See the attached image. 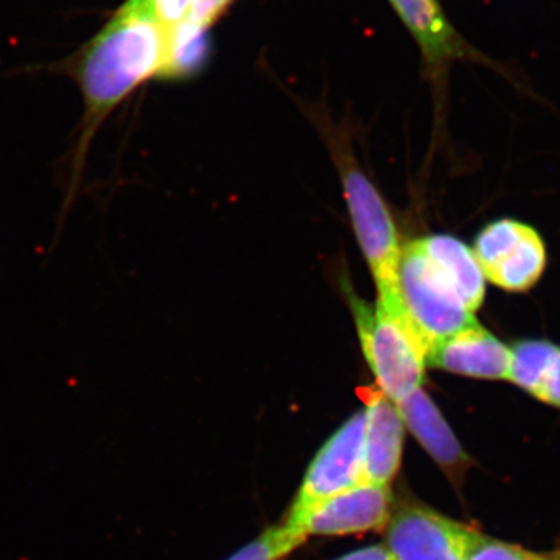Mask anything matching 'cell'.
<instances>
[{
	"label": "cell",
	"instance_id": "obj_15",
	"mask_svg": "<svg viewBox=\"0 0 560 560\" xmlns=\"http://www.w3.org/2000/svg\"><path fill=\"white\" fill-rule=\"evenodd\" d=\"M209 51L208 28L189 20L168 31L167 57L160 77L179 79L194 75L206 61Z\"/></svg>",
	"mask_w": 560,
	"mask_h": 560
},
{
	"label": "cell",
	"instance_id": "obj_13",
	"mask_svg": "<svg viewBox=\"0 0 560 560\" xmlns=\"http://www.w3.org/2000/svg\"><path fill=\"white\" fill-rule=\"evenodd\" d=\"M510 377L523 393L560 410V345L539 338L511 346Z\"/></svg>",
	"mask_w": 560,
	"mask_h": 560
},
{
	"label": "cell",
	"instance_id": "obj_2",
	"mask_svg": "<svg viewBox=\"0 0 560 560\" xmlns=\"http://www.w3.org/2000/svg\"><path fill=\"white\" fill-rule=\"evenodd\" d=\"M352 311L364 359L383 396L397 404L422 388L429 350L408 316L357 298L352 300Z\"/></svg>",
	"mask_w": 560,
	"mask_h": 560
},
{
	"label": "cell",
	"instance_id": "obj_17",
	"mask_svg": "<svg viewBox=\"0 0 560 560\" xmlns=\"http://www.w3.org/2000/svg\"><path fill=\"white\" fill-rule=\"evenodd\" d=\"M518 545L493 539L471 528L469 540H467L466 558L464 560H540Z\"/></svg>",
	"mask_w": 560,
	"mask_h": 560
},
{
	"label": "cell",
	"instance_id": "obj_1",
	"mask_svg": "<svg viewBox=\"0 0 560 560\" xmlns=\"http://www.w3.org/2000/svg\"><path fill=\"white\" fill-rule=\"evenodd\" d=\"M167 28L127 2L84 51L77 69L84 116L69 165L65 213L79 190L95 132L136 88L151 77L161 75L167 57Z\"/></svg>",
	"mask_w": 560,
	"mask_h": 560
},
{
	"label": "cell",
	"instance_id": "obj_5",
	"mask_svg": "<svg viewBox=\"0 0 560 560\" xmlns=\"http://www.w3.org/2000/svg\"><path fill=\"white\" fill-rule=\"evenodd\" d=\"M346 201L364 259L377 285V304L396 315H407L399 293L401 246L396 224L371 180L359 171L342 178Z\"/></svg>",
	"mask_w": 560,
	"mask_h": 560
},
{
	"label": "cell",
	"instance_id": "obj_16",
	"mask_svg": "<svg viewBox=\"0 0 560 560\" xmlns=\"http://www.w3.org/2000/svg\"><path fill=\"white\" fill-rule=\"evenodd\" d=\"M305 537L285 525L270 526L226 560H283L304 544Z\"/></svg>",
	"mask_w": 560,
	"mask_h": 560
},
{
	"label": "cell",
	"instance_id": "obj_11",
	"mask_svg": "<svg viewBox=\"0 0 560 560\" xmlns=\"http://www.w3.org/2000/svg\"><path fill=\"white\" fill-rule=\"evenodd\" d=\"M394 405L404 420L405 429L411 431L452 485L463 486L464 477L474 463L429 394L420 388Z\"/></svg>",
	"mask_w": 560,
	"mask_h": 560
},
{
	"label": "cell",
	"instance_id": "obj_8",
	"mask_svg": "<svg viewBox=\"0 0 560 560\" xmlns=\"http://www.w3.org/2000/svg\"><path fill=\"white\" fill-rule=\"evenodd\" d=\"M471 526L416 500L394 504L386 547L394 560H464Z\"/></svg>",
	"mask_w": 560,
	"mask_h": 560
},
{
	"label": "cell",
	"instance_id": "obj_14",
	"mask_svg": "<svg viewBox=\"0 0 560 560\" xmlns=\"http://www.w3.org/2000/svg\"><path fill=\"white\" fill-rule=\"evenodd\" d=\"M416 242L451 279L460 301L475 315L485 302L486 279L474 250L452 235H430Z\"/></svg>",
	"mask_w": 560,
	"mask_h": 560
},
{
	"label": "cell",
	"instance_id": "obj_20",
	"mask_svg": "<svg viewBox=\"0 0 560 560\" xmlns=\"http://www.w3.org/2000/svg\"><path fill=\"white\" fill-rule=\"evenodd\" d=\"M335 560H394V556L390 555L389 548L386 545L378 544L350 551L348 555Z\"/></svg>",
	"mask_w": 560,
	"mask_h": 560
},
{
	"label": "cell",
	"instance_id": "obj_6",
	"mask_svg": "<svg viewBox=\"0 0 560 560\" xmlns=\"http://www.w3.org/2000/svg\"><path fill=\"white\" fill-rule=\"evenodd\" d=\"M364 440L366 410H360L324 442L323 447L312 459L301 488L291 503L289 515L283 522L287 528L305 537L301 530L302 522L316 504L366 481Z\"/></svg>",
	"mask_w": 560,
	"mask_h": 560
},
{
	"label": "cell",
	"instance_id": "obj_18",
	"mask_svg": "<svg viewBox=\"0 0 560 560\" xmlns=\"http://www.w3.org/2000/svg\"><path fill=\"white\" fill-rule=\"evenodd\" d=\"M128 2L143 13L150 14L167 31L186 20L191 5V0H128Z\"/></svg>",
	"mask_w": 560,
	"mask_h": 560
},
{
	"label": "cell",
	"instance_id": "obj_21",
	"mask_svg": "<svg viewBox=\"0 0 560 560\" xmlns=\"http://www.w3.org/2000/svg\"><path fill=\"white\" fill-rule=\"evenodd\" d=\"M540 560H551V559H545V558H541Z\"/></svg>",
	"mask_w": 560,
	"mask_h": 560
},
{
	"label": "cell",
	"instance_id": "obj_7",
	"mask_svg": "<svg viewBox=\"0 0 560 560\" xmlns=\"http://www.w3.org/2000/svg\"><path fill=\"white\" fill-rule=\"evenodd\" d=\"M474 254L488 282L508 293H526L547 270V246L539 232L514 219L486 224Z\"/></svg>",
	"mask_w": 560,
	"mask_h": 560
},
{
	"label": "cell",
	"instance_id": "obj_10",
	"mask_svg": "<svg viewBox=\"0 0 560 560\" xmlns=\"http://www.w3.org/2000/svg\"><path fill=\"white\" fill-rule=\"evenodd\" d=\"M511 346L504 345L478 320L433 346L427 357L430 368L478 378V381H508L510 377Z\"/></svg>",
	"mask_w": 560,
	"mask_h": 560
},
{
	"label": "cell",
	"instance_id": "obj_4",
	"mask_svg": "<svg viewBox=\"0 0 560 560\" xmlns=\"http://www.w3.org/2000/svg\"><path fill=\"white\" fill-rule=\"evenodd\" d=\"M399 293L408 319L429 352L438 342L477 320L460 301L451 279L416 241L401 249Z\"/></svg>",
	"mask_w": 560,
	"mask_h": 560
},
{
	"label": "cell",
	"instance_id": "obj_12",
	"mask_svg": "<svg viewBox=\"0 0 560 560\" xmlns=\"http://www.w3.org/2000/svg\"><path fill=\"white\" fill-rule=\"evenodd\" d=\"M364 410V478L375 485L389 486L400 470L407 429L396 405L386 399L381 390H371Z\"/></svg>",
	"mask_w": 560,
	"mask_h": 560
},
{
	"label": "cell",
	"instance_id": "obj_9",
	"mask_svg": "<svg viewBox=\"0 0 560 560\" xmlns=\"http://www.w3.org/2000/svg\"><path fill=\"white\" fill-rule=\"evenodd\" d=\"M394 511L389 486L363 481L320 501L302 522L305 537H341L382 530Z\"/></svg>",
	"mask_w": 560,
	"mask_h": 560
},
{
	"label": "cell",
	"instance_id": "obj_3",
	"mask_svg": "<svg viewBox=\"0 0 560 560\" xmlns=\"http://www.w3.org/2000/svg\"><path fill=\"white\" fill-rule=\"evenodd\" d=\"M407 25L420 54L427 77L436 90H444L448 72L456 62H470L499 73L522 94L533 95L528 79L510 62L497 60L464 38L448 20L441 0H389Z\"/></svg>",
	"mask_w": 560,
	"mask_h": 560
},
{
	"label": "cell",
	"instance_id": "obj_19",
	"mask_svg": "<svg viewBox=\"0 0 560 560\" xmlns=\"http://www.w3.org/2000/svg\"><path fill=\"white\" fill-rule=\"evenodd\" d=\"M232 0H191L189 13L186 20L201 27L209 28L213 24Z\"/></svg>",
	"mask_w": 560,
	"mask_h": 560
}]
</instances>
